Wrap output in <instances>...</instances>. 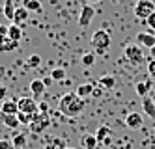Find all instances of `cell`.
Listing matches in <instances>:
<instances>
[{"label": "cell", "instance_id": "83f0119b", "mask_svg": "<svg viewBox=\"0 0 155 149\" xmlns=\"http://www.w3.org/2000/svg\"><path fill=\"white\" fill-rule=\"evenodd\" d=\"M82 65H86V67H92L94 65V62H95V56L92 54V52H86L84 56H82Z\"/></svg>", "mask_w": 155, "mask_h": 149}, {"label": "cell", "instance_id": "9a60e30c", "mask_svg": "<svg viewBox=\"0 0 155 149\" xmlns=\"http://www.w3.org/2000/svg\"><path fill=\"white\" fill-rule=\"evenodd\" d=\"M81 144H82L84 149H95L99 142H97V138H95V134H82Z\"/></svg>", "mask_w": 155, "mask_h": 149}, {"label": "cell", "instance_id": "5b68a950", "mask_svg": "<svg viewBox=\"0 0 155 149\" xmlns=\"http://www.w3.org/2000/svg\"><path fill=\"white\" fill-rule=\"evenodd\" d=\"M124 54H125V58L131 63H135V65H138V63L144 62V50H142L140 45H137V43L135 45H127L125 50H124Z\"/></svg>", "mask_w": 155, "mask_h": 149}, {"label": "cell", "instance_id": "484cf974", "mask_svg": "<svg viewBox=\"0 0 155 149\" xmlns=\"http://www.w3.org/2000/svg\"><path fill=\"white\" fill-rule=\"evenodd\" d=\"M34 118H36V114H34V116H32V114H25V112H19L17 114V119H19L21 125H30Z\"/></svg>", "mask_w": 155, "mask_h": 149}, {"label": "cell", "instance_id": "4dcf8cb0", "mask_svg": "<svg viewBox=\"0 0 155 149\" xmlns=\"http://www.w3.org/2000/svg\"><path fill=\"white\" fill-rule=\"evenodd\" d=\"M148 75H151L155 78V60H150L148 62Z\"/></svg>", "mask_w": 155, "mask_h": 149}, {"label": "cell", "instance_id": "4316f807", "mask_svg": "<svg viewBox=\"0 0 155 149\" xmlns=\"http://www.w3.org/2000/svg\"><path fill=\"white\" fill-rule=\"evenodd\" d=\"M39 65H41V56H38V54H32L26 60V67H30V69H36Z\"/></svg>", "mask_w": 155, "mask_h": 149}, {"label": "cell", "instance_id": "d4e9b609", "mask_svg": "<svg viewBox=\"0 0 155 149\" xmlns=\"http://www.w3.org/2000/svg\"><path fill=\"white\" fill-rule=\"evenodd\" d=\"M110 136V127H107V125H103V127H99L97 132H95V138L97 142H105L107 138Z\"/></svg>", "mask_w": 155, "mask_h": 149}, {"label": "cell", "instance_id": "f546056e", "mask_svg": "<svg viewBox=\"0 0 155 149\" xmlns=\"http://www.w3.org/2000/svg\"><path fill=\"white\" fill-rule=\"evenodd\" d=\"M0 149H13L12 140H4V138H0Z\"/></svg>", "mask_w": 155, "mask_h": 149}, {"label": "cell", "instance_id": "9c48e42d", "mask_svg": "<svg viewBox=\"0 0 155 149\" xmlns=\"http://www.w3.org/2000/svg\"><path fill=\"white\" fill-rule=\"evenodd\" d=\"M0 114H8V116H17L19 114V105L17 99H6L0 106Z\"/></svg>", "mask_w": 155, "mask_h": 149}, {"label": "cell", "instance_id": "ffe728a7", "mask_svg": "<svg viewBox=\"0 0 155 149\" xmlns=\"http://www.w3.org/2000/svg\"><path fill=\"white\" fill-rule=\"evenodd\" d=\"M135 89H137V93L144 99V97H148L150 95V89H151V82L150 80H146V82H137V86H135Z\"/></svg>", "mask_w": 155, "mask_h": 149}, {"label": "cell", "instance_id": "7402d4cb", "mask_svg": "<svg viewBox=\"0 0 155 149\" xmlns=\"http://www.w3.org/2000/svg\"><path fill=\"white\" fill-rule=\"evenodd\" d=\"M12 144H13L15 149H23V147L26 145V136H25L23 132H15L13 138H12Z\"/></svg>", "mask_w": 155, "mask_h": 149}, {"label": "cell", "instance_id": "f1b7e54d", "mask_svg": "<svg viewBox=\"0 0 155 149\" xmlns=\"http://www.w3.org/2000/svg\"><path fill=\"white\" fill-rule=\"evenodd\" d=\"M51 78H52V80H56V82H60V80H64V78H65V71H64V69H60V67H58V69H52Z\"/></svg>", "mask_w": 155, "mask_h": 149}, {"label": "cell", "instance_id": "603a6c76", "mask_svg": "<svg viewBox=\"0 0 155 149\" xmlns=\"http://www.w3.org/2000/svg\"><path fill=\"white\" fill-rule=\"evenodd\" d=\"M15 6H13V0H6L4 2V17L9 19V21H13V15H15Z\"/></svg>", "mask_w": 155, "mask_h": 149}, {"label": "cell", "instance_id": "836d02e7", "mask_svg": "<svg viewBox=\"0 0 155 149\" xmlns=\"http://www.w3.org/2000/svg\"><path fill=\"white\" fill-rule=\"evenodd\" d=\"M6 95H8V88L4 86V84H0V101H6Z\"/></svg>", "mask_w": 155, "mask_h": 149}, {"label": "cell", "instance_id": "e575fe53", "mask_svg": "<svg viewBox=\"0 0 155 149\" xmlns=\"http://www.w3.org/2000/svg\"><path fill=\"white\" fill-rule=\"evenodd\" d=\"M0 37H8V26L0 24Z\"/></svg>", "mask_w": 155, "mask_h": 149}, {"label": "cell", "instance_id": "6da1fadb", "mask_svg": "<svg viewBox=\"0 0 155 149\" xmlns=\"http://www.w3.org/2000/svg\"><path fill=\"white\" fill-rule=\"evenodd\" d=\"M60 112L68 118H77L79 114H82V110L86 108V101L81 99L79 95L75 93H65L62 99H60Z\"/></svg>", "mask_w": 155, "mask_h": 149}, {"label": "cell", "instance_id": "f35d334b", "mask_svg": "<svg viewBox=\"0 0 155 149\" xmlns=\"http://www.w3.org/2000/svg\"><path fill=\"white\" fill-rule=\"evenodd\" d=\"M65 149H77V147H65Z\"/></svg>", "mask_w": 155, "mask_h": 149}, {"label": "cell", "instance_id": "1f68e13d", "mask_svg": "<svg viewBox=\"0 0 155 149\" xmlns=\"http://www.w3.org/2000/svg\"><path fill=\"white\" fill-rule=\"evenodd\" d=\"M101 95H103V88H101V86H95V88H94V93H92V97H94V99H99Z\"/></svg>", "mask_w": 155, "mask_h": 149}, {"label": "cell", "instance_id": "8d00e7d4", "mask_svg": "<svg viewBox=\"0 0 155 149\" xmlns=\"http://www.w3.org/2000/svg\"><path fill=\"white\" fill-rule=\"evenodd\" d=\"M150 50H151V54H153V56H155V47H153V49H150Z\"/></svg>", "mask_w": 155, "mask_h": 149}, {"label": "cell", "instance_id": "44dd1931", "mask_svg": "<svg viewBox=\"0 0 155 149\" xmlns=\"http://www.w3.org/2000/svg\"><path fill=\"white\" fill-rule=\"evenodd\" d=\"M99 86H101L103 89H112L116 86V78L112 75H103L101 78H99Z\"/></svg>", "mask_w": 155, "mask_h": 149}, {"label": "cell", "instance_id": "d590c367", "mask_svg": "<svg viewBox=\"0 0 155 149\" xmlns=\"http://www.w3.org/2000/svg\"><path fill=\"white\" fill-rule=\"evenodd\" d=\"M39 112L49 114V106H47V102H39Z\"/></svg>", "mask_w": 155, "mask_h": 149}, {"label": "cell", "instance_id": "d6a6232c", "mask_svg": "<svg viewBox=\"0 0 155 149\" xmlns=\"http://www.w3.org/2000/svg\"><path fill=\"white\" fill-rule=\"evenodd\" d=\"M146 22H148V26L151 28V30H155V11H153V13L146 19Z\"/></svg>", "mask_w": 155, "mask_h": 149}, {"label": "cell", "instance_id": "74e56055", "mask_svg": "<svg viewBox=\"0 0 155 149\" xmlns=\"http://www.w3.org/2000/svg\"><path fill=\"white\" fill-rule=\"evenodd\" d=\"M88 2H99V0H88Z\"/></svg>", "mask_w": 155, "mask_h": 149}, {"label": "cell", "instance_id": "5bb4252c", "mask_svg": "<svg viewBox=\"0 0 155 149\" xmlns=\"http://www.w3.org/2000/svg\"><path fill=\"white\" fill-rule=\"evenodd\" d=\"M19 47V41H13L9 37H0V52H12Z\"/></svg>", "mask_w": 155, "mask_h": 149}, {"label": "cell", "instance_id": "8992f818", "mask_svg": "<svg viewBox=\"0 0 155 149\" xmlns=\"http://www.w3.org/2000/svg\"><path fill=\"white\" fill-rule=\"evenodd\" d=\"M17 105H19V112L32 114V116L39 112V102H36L32 97H21V99H17Z\"/></svg>", "mask_w": 155, "mask_h": 149}, {"label": "cell", "instance_id": "2e32d148", "mask_svg": "<svg viewBox=\"0 0 155 149\" xmlns=\"http://www.w3.org/2000/svg\"><path fill=\"white\" fill-rule=\"evenodd\" d=\"M142 110L146 112L150 118H155V102H153V99L150 95L142 99Z\"/></svg>", "mask_w": 155, "mask_h": 149}, {"label": "cell", "instance_id": "7a4b0ae2", "mask_svg": "<svg viewBox=\"0 0 155 149\" xmlns=\"http://www.w3.org/2000/svg\"><path fill=\"white\" fill-rule=\"evenodd\" d=\"M92 47L97 54H105L108 49H110V45H112V41H110V34L107 30H95L94 32V36H92Z\"/></svg>", "mask_w": 155, "mask_h": 149}, {"label": "cell", "instance_id": "cb8c5ba5", "mask_svg": "<svg viewBox=\"0 0 155 149\" xmlns=\"http://www.w3.org/2000/svg\"><path fill=\"white\" fill-rule=\"evenodd\" d=\"M23 6L28 11H34V13H39V11H41V2H39V0H25Z\"/></svg>", "mask_w": 155, "mask_h": 149}, {"label": "cell", "instance_id": "ac0fdd59", "mask_svg": "<svg viewBox=\"0 0 155 149\" xmlns=\"http://www.w3.org/2000/svg\"><path fill=\"white\" fill-rule=\"evenodd\" d=\"M0 119H2V123L6 125L8 129H17L19 127V119H17V116H8V114H0Z\"/></svg>", "mask_w": 155, "mask_h": 149}, {"label": "cell", "instance_id": "4fadbf2b", "mask_svg": "<svg viewBox=\"0 0 155 149\" xmlns=\"http://www.w3.org/2000/svg\"><path fill=\"white\" fill-rule=\"evenodd\" d=\"M28 13L30 11L25 8V6H21V8H17L15 9V15H13V24H23V22H26L28 21Z\"/></svg>", "mask_w": 155, "mask_h": 149}, {"label": "cell", "instance_id": "e0dca14e", "mask_svg": "<svg viewBox=\"0 0 155 149\" xmlns=\"http://www.w3.org/2000/svg\"><path fill=\"white\" fill-rule=\"evenodd\" d=\"M65 140L64 138H49L45 142V147L43 149H65Z\"/></svg>", "mask_w": 155, "mask_h": 149}, {"label": "cell", "instance_id": "ab89813d", "mask_svg": "<svg viewBox=\"0 0 155 149\" xmlns=\"http://www.w3.org/2000/svg\"><path fill=\"white\" fill-rule=\"evenodd\" d=\"M153 134H155V127H153Z\"/></svg>", "mask_w": 155, "mask_h": 149}, {"label": "cell", "instance_id": "d6986e66", "mask_svg": "<svg viewBox=\"0 0 155 149\" xmlns=\"http://www.w3.org/2000/svg\"><path fill=\"white\" fill-rule=\"evenodd\" d=\"M8 37L13 39V41H21V37H23V30H21L19 24H9L8 26Z\"/></svg>", "mask_w": 155, "mask_h": 149}, {"label": "cell", "instance_id": "8fae6325", "mask_svg": "<svg viewBox=\"0 0 155 149\" xmlns=\"http://www.w3.org/2000/svg\"><path fill=\"white\" fill-rule=\"evenodd\" d=\"M94 88H95V86H94L92 82H84V84H81L79 88L75 89V93L79 95L81 99H84V101H86L88 97H92V93H94Z\"/></svg>", "mask_w": 155, "mask_h": 149}, {"label": "cell", "instance_id": "52a82bcc", "mask_svg": "<svg viewBox=\"0 0 155 149\" xmlns=\"http://www.w3.org/2000/svg\"><path fill=\"white\" fill-rule=\"evenodd\" d=\"M94 15H95V9H94V6H90V4H86L82 9H81V15H79V26H82V28H86L90 22L94 21Z\"/></svg>", "mask_w": 155, "mask_h": 149}, {"label": "cell", "instance_id": "7c38bea8", "mask_svg": "<svg viewBox=\"0 0 155 149\" xmlns=\"http://www.w3.org/2000/svg\"><path fill=\"white\" fill-rule=\"evenodd\" d=\"M47 89V86H45V82H43L41 78H34L30 82V91H32V95L34 97H39V95H43V91Z\"/></svg>", "mask_w": 155, "mask_h": 149}, {"label": "cell", "instance_id": "ba28073f", "mask_svg": "<svg viewBox=\"0 0 155 149\" xmlns=\"http://www.w3.org/2000/svg\"><path fill=\"white\" fill-rule=\"evenodd\" d=\"M135 43L140 45V47L153 49L155 47V36H153V32H138L137 37H135Z\"/></svg>", "mask_w": 155, "mask_h": 149}, {"label": "cell", "instance_id": "30bf717a", "mask_svg": "<svg viewBox=\"0 0 155 149\" xmlns=\"http://www.w3.org/2000/svg\"><path fill=\"white\" fill-rule=\"evenodd\" d=\"M125 125H127L129 129L137 131V129H140L142 125H144V119H142V116H140V114H137V112H131V114H127V118H125Z\"/></svg>", "mask_w": 155, "mask_h": 149}, {"label": "cell", "instance_id": "3957f363", "mask_svg": "<svg viewBox=\"0 0 155 149\" xmlns=\"http://www.w3.org/2000/svg\"><path fill=\"white\" fill-rule=\"evenodd\" d=\"M51 127V116L45 112H38L36 118L32 119V123L28 125V129L32 134H41L43 131H47Z\"/></svg>", "mask_w": 155, "mask_h": 149}, {"label": "cell", "instance_id": "277c9868", "mask_svg": "<svg viewBox=\"0 0 155 149\" xmlns=\"http://www.w3.org/2000/svg\"><path fill=\"white\" fill-rule=\"evenodd\" d=\"M153 11H155V2L153 0H138L135 4V15L140 21H146Z\"/></svg>", "mask_w": 155, "mask_h": 149}]
</instances>
